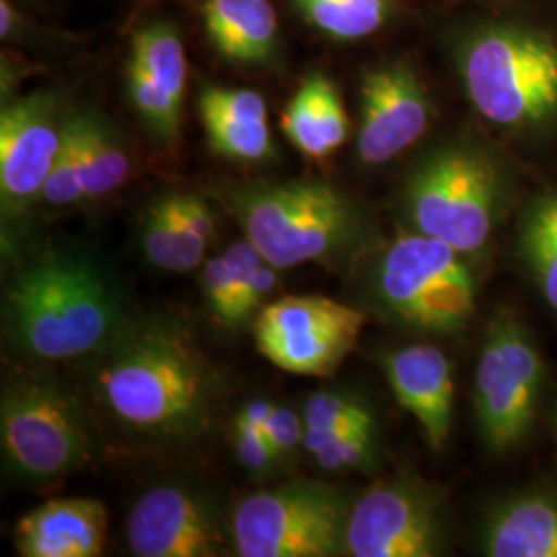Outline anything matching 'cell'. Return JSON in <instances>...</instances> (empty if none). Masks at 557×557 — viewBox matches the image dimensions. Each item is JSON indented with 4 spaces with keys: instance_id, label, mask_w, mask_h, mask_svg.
Masks as SVG:
<instances>
[{
    "instance_id": "cell-1",
    "label": "cell",
    "mask_w": 557,
    "mask_h": 557,
    "mask_svg": "<svg viewBox=\"0 0 557 557\" xmlns=\"http://www.w3.org/2000/svg\"><path fill=\"white\" fill-rule=\"evenodd\" d=\"M91 368L106 411L140 438L188 442L211 425L220 380L182 320H131Z\"/></svg>"
},
{
    "instance_id": "cell-2",
    "label": "cell",
    "mask_w": 557,
    "mask_h": 557,
    "mask_svg": "<svg viewBox=\"0 0 557 557\" xmlns=\"http://www.w3.org/2000/svg\"><path fill=\"white\" fill-rule=\"evenodd\" d=\"M4 333L34 361L94 359L131 322L119 283L91 255L52 246L7 287Z\"/></svg>"
},
{
    "instance_id": "cell-3",
    "label": "cell",
    "mask_w": 557,
    "mask_h": 557,
    "mask_svg": "<svg viewBox=\"0 0 557 557\" xmlns=\"http://www.w3.org/2000/svg\"><path fill=\"white\" fill-rule=\"evenodd\" d=\"M221 202L244 238L275 269L341 262L363 244L368 220L358 200L319 178L223 184Z\"/></svg>"
},
{
    "instance_id": "cell-4",
    "label": "cell",
    "mask_w": 557,
    "mask_h": 557,
    "mask_svg": "<svg viewBox=\"0 0 557 557\" xmlns=\"http://www.w3.org/2000/svg\"><path fill=\"white\" fill-rule=\"evenodd\" d=\"M458 77L479 116L508 131L557 119V41L535 27L487 23L455 46Z\"/></svg>"
},
{
    "instance_id": "cell-5",
    "label": "cell",
    "mask_w": 557,
    "mask_h": 557,
    "mask_svg": "<svg viewBox=\"0 0 557 557\" xmlns=\"http://www.w3.org/2000/svg\"><path fill=\"white\" fill-rule=\"evenodd\" d=\"M506 180L490 151L448 140L419 158L405 180L403 205L411 227L469 257L498 227Z\"/></svg>"
},
{
    "instance_id": "cell-6",
    "label": "cell",
    "mask_w": 557,
    "mask_h": 557,
    "mask_svg": "<svg viewBox=\"0 0 557 557\" xmlns=\"http://www.w3.org/2000/svg\"><path fill=\"white\" fill-rule=\"evenodd\" d=\"M0 444L9 473L25 483H50L85 469L94 434L75 395L54 379L21 374L4 382Z\"/></svg>"
},
{
    "instance_id": "cell-7",
    "label": "cell",
    "mask_w": 557,
    "mask_h": 557,
    "mask_svg": "<svg viewBox=\"0 0 557 557\" xmlns=\"http://www.w3.org/2000/svg\"><path fill=\"white\" fill-rule=\"evenodd\" d=\"M372 292L388 319L440 337L458 335L478 304V285L465 255L416 230L380 255Z\"/></svg>"
},
{
    "instance_id": "cell-8",
    "label": "cell",
    "mask_w": 557,
    "mask_h": 557,
    "mask_svg": "<svg viewBox=\"0 0 557 557\" xmlns=\"http://www.w3.org/2000/svg\"><path fill=\"white\" fill-rule=\"evenodd\" d=\"M351 499L335 485L298 479L239 502L230 537L242 557L347 556Z\"/></svg>"
},
{
    "instance_id": "cell-9",
    "label": "cell",
    "mask_w": 557,
    "mask_h": 557,
    "mask_svg": "<svg viewBox=\"0 0 557 557\" xmlns=\"http://www.w3.org/2000/svg\"><path fill=\"white\" fill-rule=\"evenodd\" d=\"M545 366L524 322L499 310L490 322L475 370L473 407L479 436L492 455H506L529 438Z\"/></svg>"
},
{
    "instance_id": "cell-10",
    "label": "cell",
    "mask_w": 557,
    "mask_h": 557,
    "mask_svg": "<svg viewBox=\"0 0 557 557\" xmlns=\"http://www.w3.org/2000/svg\"><path fill=\"white\" fill-rule=\"evenodd\" d=\"M366 314L326 296H287L260 310L257 349L278 370L298 376H331L356 349Z\"/></svg>"
},
{
    "instance_id": "cell-11",
    "label": "cell",
    "mask_w": 557,
    "mask_h": 557,
    "mask_svg": "<svg viewBox=\"0 0 557 557\" xmlns=\"http://www.w3.org/2000/svg\"><path fill=\"white\" fill-rule=\"evenodd\" d=\"M446 549L438 492L418 479L395 478L368 487L351 504L347 556L436 557Z\"/></svg>"
},
{
    "instance_id": "cell-12",
    "label": "cell",
    "mask_w": 557,
    "mask_h": 557,
    "mask_svg": "<svg viewBox=\"0 0 557 557\" xmlns=\"http://www.w3.org/2000/svg\"><path fill=\"white\" fill-rule=\"evenodd\" d=\"M69 112L52 89L4 101L0 114V200L2 218L15 220L40 202L59 158Z\"/></svg>"
},
{
    "instance_id": "cell-13",
    "label": "cell",
    "mask_w": 557,
    "mask_h": 557,
    "mask_svg": "<svg viewBox=\"0 0 557 557\" xmlns=\"http://www.w3.org/2000/svg\"><path fill=\"white\" fill-rule=\"evenodd\" d=\"M432 98L405 60L370 66L359 85L358 158L379 168L413 147L430 128Z\"/></svg>"
},
{
    "instance_id": "cell-14",
    "label": "cell",
    "mask_w": 557,
    "mask_h": 557,
    "mask_svg": "<svg viewBox=\"0 0 557 557\" xmlns=\"http://www.w3.org/2000/svg\"><path fill=\"white\" fill-rule=\"evenodd\" d=\"M126 94L153 139L172 147L180 139L188 60L178 27L156 20L139 27L126 60Z\"/></svg>"
},
{
    "instance_id": "cell-15",
    "label": "cell",
    "mask_w": 557,
    "mask_h": 557,
    "mask_svg": "<svg viewBox=\"0 0 557 557\" xmlns=\"http://www.w3.org/2000/svg\"><path fill=\"white\" fill-rule=\"evenodd\" d=\"M126 543L137 557L220 556L223 531L218 508L190 487L156 485L135 502Z\"/></svg>"
},
{
    "instance_id": "cell-16",
    "label": "cell",
    "mask_w": 557,
    "mask_h": 557,
    "mask_svg": "<svg viewBox=\"0 0 557 557\" xmlns=\"http://www.w3.org/2000/svg\"><path fill=\"white\" fill-rule=\"evenodd\" d=\"M398 405L416 419L432 450H444L455 416L453 363L444 351L428 345H403L380 359Z\"/></svg>"
},
{
    "instance_id": "cell-17",
    "label": "cell",
    "mask_w": 557,
    "mask_h": 557,
    "mask_svg": "<svg viewBox=\"0 0 557 557\" xmlns=\"http://www.w3.org/2000/svg\"><path fill=\"white\" fill-rule=\"evenodd\" d=\"M106 533L108 510L100 499L59 498L23 515L13 541L23 557H96Z\"/></svg>"
},
{
    "instance_id": "cell-18",
    "label": "cell",
    "mask_w": 557,
    "mask_h": 557,
    "mask_svg": "<svg viewBox=\"0 0 557 557\" xmlns=\"http://www.w3.org/2000/svg\"><path fill=\"white\" fill-rule=\"evenodd\" d=\"M199 116L221 158L257 163L275 156L267 101L259 91L207 83L200 87Z\"/></svg>"
},
{
    "instance_id": "cell-19",
    "label": "cell",
    "mask_w": 557,
    "mask_h": 557,
    "mask_svg": "<svg viewBox=\"0 0 557 557\" xmlns=\"http://www.w3.org/2000/svg\"><path fill=\"white\" fill-rule=\"evenodd\" d=\"M205 34L221 59L264 69L281 54V25L269 0H202Z\"/></svg>"
},
{
    "instance_id": "cell-20",
    "label": "cell",
    "mask_w": 557,
    "mask_h": 557,
    "mask_svg": "<svg viewBox=\"0 0 557 557\" xmlns=\"http://www.w3.org/2000/svg\"><path fill=\"white\" fill-rule=\"evenodd\" d=\"M479 543L490 557H557V494L524 492L499 502Z\"/></svg>"
},
{
    "instance_id": "cell-21",
    "label": "cell",
    "mask_w": 557,
    "mask_h": 557,
    "mask_svg": "<svg viewBox=\"0 0 557 557\" xmlns=\"http://www.w3.org/2000/svg\"><path fill=\"white\" fill-rule=\"evenodd\" d=\"M281 131L308 160L335 156L349 137V114L337 85L324 73H308L281 114Z\"/></svg>"
},
{
    "instance_id": "cell-22",
    "label": "cell",
    "mask_w": 557,
    "mask_h": 557,
    "mask_svg": "<svg viewBox=\"0 0 557 557\" xmlns=\"http://www.w3.org/2000/svg\"><path fill=\"white\" fill-rule=\"evenodd\" d=\"M140 244L147 260L168 273L197 269L209 246L188 220L182 193H165L147 205L140 221Z\"/></svg>"
},
{
    "instance_id": "cell-23",
    "label": "cell",
    "mask_w": 557,
    "mask_h": 557,
    "mask_svg": "<svg viewBox=\"0 0 557 557\" xmlns=\"http://www.w3.org/2000/svg\"><path fill=\"white\" fill-rule=\"evenodd\" d=\"M77 119L85 199L100 200L128 182L133 161L112 120L94 108L77 110Z\"/></svg>"
},
{
    "instance_id": "cell-24",
    "label": "cell",
    "mask_w": 557,
    "mask_h": 557,
    "mask_svg": "<svg viewBox=\"0 0 557 557\" xmlns=\"http://www.w3.org/2000/svg\"><path fill=\"white\" fill-rule=\"evenodd\" d=\"M289 4L306 25L335 41L366 40L395 13V0H289Z\"/></svg>"
},
{
    "instance_id": "cell-25",
    "label": "cell",
    "mask_w": 557,
    "mask_h": 557,
    "mask_svg": "<svg viewBox=\"0 0 557 557\" xmlns=\"http://www.w3.org/2000/svg\"><path fill=\"white\" fill-rule=\"evenodd\" d=\"M518 252L547 306L557 312V190L539 197L524 213Z\"/></svg>"
},
{
    "instance_id": "cell-26",
    "label": "cell",
    "mask_w": 557,
    "mask_h": 557,
    "mask_svg": "<svg viewBox=\"0 0 557 557\" xmlns=\"http://www.w3.org/2000/svg\"><path fill=\"white\" fill-rule=\"evenodd\" d=\"M304 450L314 458L322 471H372L382 455L379 421L341 425L331 430H308Z\"/></svg>"
},
{
    "instance_id": "cell-27",
    "label": "cell",
    "mask_w": 557,
    "mask_h": 557,
    "mask_svg": "<svg viewBox=\"0 0 557 557\" xmlns=\"http://www.w3.org/2000/svg\"><path fill=\"white\" fill-rule=\"evenodd\" d=\"M41 202L52 209H69L77 207L85 199V186H83V160H81V131L77 110L69 112L66 126H64V139L60 147L59 158L54 161V168L46 180Z\"/></svg>"
},
{
    "instance_id": "cell-28",
    "label": "cell",
    "mask_w": 557,
    "mask_h": 557,
    "mask_svg": "<svg viewBox=\"0 0 557 557\" xmlns=\"http://www.w3.org/2000/svg\"><path fill=\"white\" fill-rule=\"evenodd\" d=\"M301 418L308 430H331L341 425L379 421L366 398L343 388L317 391L310 395L304 405Z\"/></svg>"
},
{
    "instance_id": "cell-29",
    "label": "cell",
    "mask_w": 557,
    "mask_h": 557,
    "mask_svg": "<svg viewBox=\"0 0 557 557\" xmlns=\"http://www.w3.org/2000/svg\"><path fill=\"white\" fill-rule=\"evenodd\" d=\"M234 453L242 469L252 478H271L285 465L267 440L264 430L238 418L234 419Z\"/></svg>"
},
{
    "instance_id": "cell-30",
    "label": "cell",
    "mask_w": 557,
    "mask_h": 557,
    "mask_svg": "<svg viewBox=\"0 0 557 557\" xmlns=\"http://www.w3.org/2000/svg\"><path fill=\"white\" fill-rule=\"evenodd\" d=\"M200 285H202L205 301H207L211 314L220 320L221 324L234 329L236 283L232 277V269L227 264V259L223 255L202 262Z\"/></svg>"
},
{
    "instance_id": "cell-31",
    "label": "cell",
    "mask_w": 557,
    "mask_h": 557,
    "mask_svg": "<svg viewBox=\"0 0 557 557\" xmlns=\"http://www.w3.org/2000/svg\"><path fill=\"white\" fill-rule=\"evenodd\" d=\"M264 434L267 440L271 442L273 450L277 453V457L283 462H289L292 458L298 455L299 450H304V434H306V423L304 418L298 416L294 409L289 407H281L273 411V416L264 425Z\"/></svg>"
},
{
    "instance_id": "cell-32",
    "label": "cell",
    "mask_w": 557,
    "mask_h": 557,
    "mask_svg": "<svg viewBox=\"0 0 557 557\" xmlns=\"http://www.w3.org/2000/svg\"><path fill=\"white\" fill-rule=\"evenodd\" d=\"M278 269H275L271 262H262L255 275L246 283V287L239 294L238 304H236V319H234V329L246 324L248 320L257 314L262 301L273 294L277 287Z\"/></svg>"
},
{
    "instance_id": "cell-33",
    "label": "cell",
    "mask_w": 557,
    "mask_h": 557,
    "mask_svg": "<svg viewBox=\"0 0 557 557\" xmlns=\"http://www.w3.org/2000/svg\"><path fill=\"white\" fill-rule=\"evenodd\" d=\"M275 409H277V405L273 400H269V398H252L250 403H246L242 407V411H239L236 418L246 421V423H252V425H257L260 430H264L267 421L273 416Z\"/></svg>"
},
{
    "instance_id": "cell-34",
    "label": "cell",
    "mask_w": 557,
    "mask_h": 557,
    "mask_svg": "<svg viewBox=\"0 0 557 557\" xmlns=\"http://www.w3.org/2000/svg\"><path fill=\"white\" fill-rule=\"evenodd\" d=\"M556 423H557V416H556Z\"/></svg>"
}]
</instances>
